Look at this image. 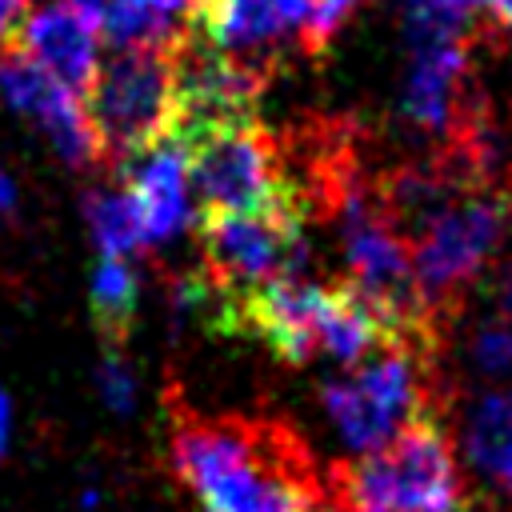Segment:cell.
Returning a JSON list of instances; mask_svg holds the SVG:
<instances>
[{
	"label": "cell",
	"instance_id": "cell-1",
	"mask_svg": "<svg viewBox=\"0 0 512 512\" xmlns=\"http://www.w3.org/2000/svg\"><path fill=\"white\" fill-rule=\"evenodd\" d=\"M168 452L200 512H324V484L304 440L264 416H208L172 404Z\"/></svg>",
	"mask_w": 512,
	"mask_h": 512
},
{
	"label": "cell",
	"instance_id": "cell-2",
	"mask_svg": "<svg viewBox=\"0 0 512 512\" xmlns=\"http://www.w3.org/2000/svg\"><path fill=\"white\" fill-rule=\"evenodd\" d=\"M340 512H468L452 436L436 416L408 424L384 448L332 472Z\"/></svg>",
	"mask_w": 512,
	"mask_h": 512
},
{
	"label": "cell",
	"instance_id": "cell-3",
	"mask_svg": "<svg viewBox=\"0 0 512 512\" xmlns=\"http://www.w3.org/2000/svg\"><path fill=\"white\" fill-rule=\"evenodd\" d=\"M436 380H432V348L396 336L348 376L324 380L320 400L344 444L360 456L384 448L408 424L428 420L436 412Z\"/></svg>",
	"mask_w": 512,
	"mask_h": 512
},
{
	"label": "cell",
	"instance_id": "cell-4",
	"mask_svg": "<svg viewBox=\"0 0 512 512\" xmlns=\"http://www.w3.org/2000/svg\"><path fill=\"white\" fill-rule=\"evenodd\" d=\"M176 48H120L88 88L100 160L128 164L176 128Z\"/></svg>",
	"mask_w": 512,
	"mask_h": 512
},
{
	"label": "cell",
	"instance_id": "cell-5",
	"mask_svg": "<svg viewBox=\"0 0 512 512\" xmlns=\"http://www.w3.org/2000/svg\"><path fill=\"white\" fill-rule=\"evenodd\" d=\"M508 232H512V192L472 188L412 240L416 284L440 328L456 312L460 292L492 264Z\"/></svg>",
	"mask_w": 512,
	"mask_h": 512
},
{
	"label": "cell",
	"instance_id": "cell-6",
	"mask_svg": "<svg viewBox=\"0 0 512 512\" xmlns=\"http://www.w3.org/2000/svg\"><path fill=\"white\" fill-rule=\"evenodd\" d=\"M204 276L228 296H244L268 280L300 276L308 264L304 216L296 208L268 212H200L196 216Z\"/></svg>",
	"mask_w": 512,
	"mask_h": 512
},
{
	"label": "cell",
	"instance_id": "cell-7",
	"mask_svg": "<svg viewBox=\"0 0 512 512\" xmlns=\"http://www.w3.org/2000/svg\"><path fill=\"white\" fill-rule=\"evenodd\" d=\"M188 180L200 200V212L296 208L288 196V180H284L280 140L268 128H260L256 120L192 140L188 144Z\"/></svg>",
	"mask_w": 512,
	"mask_h": 512
},
{
	"label": "cell",
	"instance_id": "cell-8",
	"mask_svg": "<svg viewBox=\"0 0 512 512\" xmlns=\"http://www.w3.org/2000/svg\"><path fill=\"white\" fill-rule=\"evenodd\" d=\"M176 128L172 136L192 144L208 132L256 120V104L268 88L272 68L220 52L212 40L192 32L176 56Z\"/></svg>",
	"mask_w": 512,
	"mask_h": 512
},
{
	"label": "cell",
	"instance_id": "cell-9",
	"mask_svg": "<svg viewBox=\"0 0 512 512\" xmlns=\"http://www.w3.org/2000/svg\"><path fill=\"white\" fill-rule=\"evenodd\" d=\"M0 96L8 100V108L28 116L48 136V144L56 148V156L64 164H72V168L104 164L84 96L68 92L60 80H52L28 52H20V48L0 52Z\"/></svg>",
	"mask_w": 512,
	"mask_h": 512
},
{
	"label": "cell",
	"instance_id": "cell-10",
	"mask_svg": "<svg viewBox=\"0 0 512 512\" xmlns=\"http://www.w3.org/2000/svg\"><path fill=\"white\" fill-rule=\"evenodd\" d=\"M324 300H328V284H312L304 276L268 280L236 296V328L264 340V348L276 360L304 364L320 352Z\"/></svg>",
	"mask_w": 512,
	"mask_h": 512
},
{
	"label": "cell",
	"instance_id": "cell-11",
	"mask_svg": "<svg viewBox=\"0 0 512 512\" xmlns=\"http://www.w3.org/2000/svg\"><path fill=\"white\" fill-rule=\"evenodd\" d=\"M16 48L76 96H88L100 72V28L72 0H36Z\"/></svg>",
	"mask_w": 512,
	"mask_h": 512
},
{
	"label": "cell",
	"instance_id": "cell-12",
	"mask_svg": "<svg viewBox=\"0 0 512 512\" xmlns=\"http://www.w3.org/2000/svg\"><path fill=\"white\" fill-rule=\"evenodd\" d=\"M124 168V192L136 204L144 244H164L188 224V144L168 136L164 144L132 156Z\"/></svg>",
	"mask_w": 512,
	"mask_h": 512
},
{
	"label": "cell",
	"instance_id": "cell-13",
	"mask_svg": "<svg viewBox=\"0 0 512 512\" xmlns=\"http://www.w3.org/2000/svg\"><path fill=\"white\" fill-rule=\"evenodd\" d=\"M312 0H216L200 12L196 32L212 40L220 52H232L240 60H252L260 68H272V48L304 28Z\"/></svg>",
	"mask_w": 512,
	"mask_h": 512
},
{
	"label": "cell",
	"instance_id": "cell-14",
	"mask_svg": "<svg viewBox=\"0 0 512 512\" xmlns=\"http://www.w3.org/2000/svg\"><path fill=\"white\" fill-rule=\"evenodd\" d=\"M464 448L472 468L512 504V388H492L472 404Z\"/></svg>",
	"mask_w": 512,
	"mask_h": 512
},
{
	"label": "cell",
	"instance_id": "cell-15",
	"mask_svg": "<svg viewBox=\"0 0 512 512\" xmlns=\"http://www.w3.org/2000/svg\"><path fill=\"white\" fill-rule=\"evenodd\" d=\"M88 304H92V316H96V328H100L104 344L120 348L124 336L136 324V312H140V276H136V268L128 260L100 256V264L92 272V284H88Z\"/></svg>",
	"mask_w": 512,
	"mask_h": 512
},
{
	"label": "cell",
	"instance_id": "cell-16",
	"mask_svg": "<svg viewBox=\"0 0 512 512\" xmlns=\"http://www.w3.org/2000/svg\"><path fill=\"white\" fill-rule=\"evenodd\" d=\"M84 224H88L100 256L128 260L144 244L136 204L124 188H88L84 192Z\"/></svg>",
	"mask_w": 512,
	"mask_h": 512
},
{
	"label": "cell",
	"instance_id": "cell-17",
	"mask_svg": "<svg viewBox=\"0 0 512 512\" xmlns=\"http://www.w3.org/2000/svg\"><path fill=\"white\" fill-rule=\"evenodd\" d=\"M468 364L492 384L508 380L512 376V320L504 316L480 320L468 336Z\"/></svg>",
	"mask_w": 512,
	"mask_h": 512
},
{
	"label": "cell",
	"instance_id": "cell-18",
	"mask_svg": "<svg viewBox=\"0 0 512 512\" xmlns=\"http://www.w3.org/2000/svg\"><path fill=\"white\" fill-rule=\"evenodd\" d=\"M352 8H356V0H312L308 4V16H304V28L296 36L300 52L304 56H320L336 40V32L348 24Z\"/></svg>",
	"mask_w": 512,
	"mask_h": 512
},
{
	"label": "cell",
	"instance_id": "cell-19",
	"mask_svg": "<svg viewBox=\"0 0 512 512\" xmlns=\"http://www.w3.org/2000/svg\"><path fill=\"white\" fill-rule=\"evenodd\" d=\"M96 384H100L104 404H108L116 416H128V412L136 408V380H132V368H128V360H124V352H120V348L104 344Z\"/></svg>",
	"mask_w": 512,
	"mask_h": 512
},
{
	"label": "cell",
	"instance_id": "cell-20",
	"mask_svg": "<svg viewBox=\"0 0 512 512\" xmlns=\"http://www.w3.org/2000/svg\"><path fill=\"white\" fill-rule=\"evenodd\" d=\"M32 4H36V0H0V52L16 48L20 28H24L28 12H32Z\"/></svg>",
	"mask_w": 512,
	"mask_h": 512
},
{
	"label": "cell",
	"instance_id": "cell-21",
	"mask_svg": "<svg viewBox=\"0 0 512 512\" xmlns=\"http://www.w3.org/2000/svg\"><path fill=\"white\" fill-rule=\"evenodd\" d=\"M8 444H12V396L8 388L0 384V464L8 456Z\"/></svg>",
	"mask_w": 512,
	"mask_h": 512
},
{
	"label": "cell",
	"instance_id": "cell-22",
	"mask_svg": "<svg viewBox=\"0 0 512 512\" xmlns=\"http://www.w3.org/2000/svg\"><path fill=\"white\" fill-rule=\"evenodd\" d=\"M16 204H20V188H16V180H12V176L0 168V224H4V220L16 212Z\"/></svg>",
	"mask_w": 512,
	"mask_h": 512
},
{
	"label": "cell",
	"instance_id": "cell-23",
	"mask_svg": "<svg viewBox=\"0 0 512 512\" xmlns=\"http://www.w3.org/2000/svg\"><path fill=\"white\" fill-rule=\"evenodd\" d=\"M212 4H216V0H196V20H200V12H204V8H212Z\"/></svg>",
	"mask_w": 512,
	"mask_h": 512
}]
</instances>
